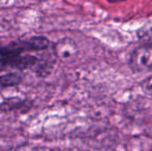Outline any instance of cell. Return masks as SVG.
I'll return each mask as SVG.
<instances>
[{
	"label": "cell",
	"instance_id": "obj_1",
	"mask_svg": "<svg viewBox=\"0 0 152 151\" xmlns=\"http://www.w3.org/2000/svg\"><path fill=\"white\" fill-rule=\"evenodd\" d=\"M49 46L50 42L44 36H32L0 46V69L6 67L19 69L32 68L36 66L38 59L36 56L26 53L44 51Z\"/></svg>",
	"mask_w": 152,
	"mask_h": 151
},
{
	"label": "cell",
	"instance_id": "obj_2",
	"mask_svg": "<svg viewBox=\"0 0 152 151\" xmlns=\"http://www.w3.org/2000/svg\"><path fill=\"white\" fill-rule=\"evenodd\" d=\"M130 66L135 72L152 70V43L142 44L134 50L130 57Z\"/></svg>",
	"mask_w": 152,
	"mask_h": 151
},
{
	"label": "cell",
	"instance_id": "obj_3",
	"mask_svg": "<svg viewBox=\"0 0 152 151\" xmlns=\"http://www.w3.org/2000/svg\"><path fill=\"white\" fill-rule=\"evenodd\" d=\"M56 56L61 59H70L74 57L77 53V48L76 43L70 38H63L60 40L54 49Z\"/></svg>",
	"mask_w": 152,
	"mask_h": 151
},
{
	"label": "cell",
	"instance_id": "obj_4",
	"mask_svg": "<svg viewBox=\"0 0 152 151\" xmlns=\"http://www.w3.org/2000/svg\"><path fill=\"white\" fill-rule=\"evenodd\" d=\"M21 81L20 75L16 73H8L0 76V87H11L18 85Z\"/></svg>",
	"mask_w": 152,
	"mask_h": 151
},
{
	"label": "cell",
	"instance_id": "obj_5",
	"mask_svg": "<svg viewBox=\"0 0 152 151\" xmlns=\"http://www.w3.org/2000/svg\"><path fill=\"white\" fill-rule=\"evenodd\" d=\"M142 88L145 93L152 97V76L147 77L142 83Z\"/></svg>",
	"mask_w": 152,
	"mask_h": 151
},
{
	"label": "cell",
	"instance_id": "obj_6",
	"mask_svg": "<svg viewBox=\"0 0 152 151\" xmlns=\"http://www.w3.org/2000/svg\"><path fill=\"white\" fill-rule=\"evenodd\" d=\"M109 3H111V4H116V3H121V2H124V1H126V0H107Z\"/></svg>",
	"mask_w": 152,
	"mask_h": 151
}]
</instances>
